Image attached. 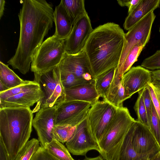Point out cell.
Instances as JSON below:
<instances>
[{
	"label": "cell",
	"instance_id": "cell-1",
	"mask_svg": "<svg viewBox=\"0 0 160 160\" xmlns=\"http://www.w3.org/2000/svg\"><path fill=\"white\" fill-rule=\"evenodd\" d=\"M18 14L20 30L14 55L8 62L22 73L28 72L44 38L53 26L54 10L45 0H24Z\"/></svg>",
	"mask_w": 160,
	"mask_h": 160
},
{
	"label": "cell",
	"instance_id": "cell-2",
	"mask_svg": "<svg viewBox=\"0 0 160 160\" xmlns=\"http://www.w3.org/2000/svg\"><path fill=\"white\" fill-rule=\"evenodd\" d=\"M125 33L119 25L108 22L93 29L84 50L95 78L118 66L125 42Z\"/></svg>",
	"mask_w": 160,
	"mask_h": 160
},
{
	"label": "cell",
	"instance_id": "cell-3",
	"mask_svg": "<svg viewBox=\"0 0 160 160\" xmlns=\"http://www.w3.org/2000/svg\"><path fill=\"white\" fill-rule=\"evenodd\" d=\"M33 119V113L29 108L0 109V138L10 160H15L29 141Z\"/></svg>",
	"mask_w": 160,
	"mask_h": 160
},
{
	"label": "cell",
	"instance_id": "cell-4",
	"mask_svg": "<svg viewBox=\"0 0 160 160\" xmlns=\"http://www.w3.org/2000/svg\"><path fill=\"white\" fill-rule=\"evenodd\" d=\"M135 120L127 108H118L99 144L100 153L106 160H118L125 136Z\"/></svg>",
	"mask_w": 160,
	"mask_h": 160
},
{
	"label": "cell",
	"instance_id": "cell-5",
	"mask_svg": "<svg viewBox=\"0 0 160 160\" xmlns=\"http://www.w3.org/2000/svg\"><path fill=\"white\" fill-rule=\"evenodd\" d=\"M66 53L64 40L54 35L42 43L31 63L34 76H40L58 65Z\"/></svg>",
	"mask_w": 160,
	"mask_h": 160
},
{
	"label": "cell",
	"instance_id": "cell-6",
	"mask_svg": "<svg viewBox=\"0 0 160 160\" xmlns=\"http://www.w3.org/2000/svg\"><path fill=\"white\" fill-rule=\"evenodd\" d=\"M34 81L39 84L43 97L37 103L32 111L42 108L52 107L65 101V89L62 83L59 65L40 76H34Z\"/></svg>",
	"mask_w": 160,
	"mask_h": 160
},
{
	"label": "cell",
	"instance_id": "cell-7",
	"mask_svg": "<svg viewBox=\"0 0 160 160\" xmlns=\"http://www.w3.org/2000/svg\"><path fill=\"white\" fill-rule=\"evenodd\" d=\"M106 101H98L92 105L87 118L91 131L98 143L118 111Z\"/></svg>",
	"mask_w": 160,
	"mask_h": 160
},
{
	"label": "cell",
	"instance_id": "cell-8",
	"mask_svg": "<svg viewBox=\"0 0 160 160\" xmlns=\"http://www.w3.org/2000/svg\"><path fill=\"white\" fill-rule=\"evenodd\" d=\"M155 18L153 11L150 12L125 33L123 50L119 64L116 68L119 74L127 56L133 47L139 42L145 46L148 42Z\"/></svg>",
	"mask_w": 160,
	"mask_h": 160
},
{
	"label": "cell",
	"instance_id": "cell-9",
	"mask_svg": "<svg viewBox=\"0 0 160 160\" xmlns=\"http://www.w3.org/2000/svg\"><path fill=\"white\" fill-rule=\"evenodd\" d=\"M65 143L69 152L73 155L85 156L92 150L101 152L99 143L91 131L87 118L76 126L71 137Z\"/></svg>",
	"mask_w": 160,
	"mask_h": 160
},
{
	"label": "cell",
	"instance_id": "cell-10",
	"mask_svg": "<svg viewBox=\"0 0 160 160\" xmlns=\"http://www.w3.org/2000/svg\"><path fill=\"white\" fill-rule=\"evenodd\" d=\"M92 105L78 101H64L57 105L55 125H68L75 127L87 117Z\"/></svg>",
	"mask_w": 160,
	"mask_h": 160
},
{
	"label": "cell",
	"instance_id": "cell-11",
	"mask_svg": "<svg viewBox=\"0 0 160 160\" xmlns=\"http://www.w3.org/2000/svg\"><path fill=\"white\" fill-rule=\"evenodd\" d=\"M93 30L90 19L86 12L75 22L70 34L64 40L66 53L75 54L83 50Z\"/></svg>",
	"mask_w": 160,
	"mask_h": 160
},
{
	"label": "cell",
	"instance_id": "cell-12",
	"mask_svg": "<svg viewBox=\"0 0 160 160\" xmlns=\"http://www.w3.org/2000/svg\"><path fill=\"white\" fill-rule=\"evenodd\" d=\"M131 128L132 144L138 153L151 157L160 151L158 143L148 128L135 120Z\"/></svg>",
	"mask_w": 160,
	"mask_h": 160
},
{
	"label": "cell",
	"instance_id": "cell-13",
	"mask_svg": "<svg viewBox=\"0 0 160 160\" xmlns=\"http://www.w3.org/2000/svg\"><path fill=\"white\" fill-rule=\"evenodd\" d=\"M59 66L60 70L71 72L84 81L89 82L95 79L87 55L84 50L75 54L66 53Z\"/></svg>",
	"mask_w": 160,
	"mask_h": 160
},
{
	"label": "cell",
	"instance_id": "cell-14",
	"mask_svg": "<svg viewBox=\"0 0 160 160\" xmlns=\"http://www.w3.org/2000/svg\"><path fill=\"white\" fill-rule=\"evenodd\" d=\"M57 105L43 107L37 112L33 118L32 126L38 137L40 146L44 147L53 139L52 132L55 126Z\"/></svg>",
	"mask_w": 160,
	"mask_h": 160
},
{
	"label": "cell",
	"instance_id": "cell-15",
	"mask_svg": "<svg viewBox=\"0 0 160 160\" xmlns=\"http://www.w3.org/2000/svg\"><path fill=\"white\" fill-rule=\"evenodd\" d=\"M151 81V71L141 66L131 68L122 77V84L126 99L147 87Z\"/></svg>",
	"mask_w": 160,
	"mask_h": 160
},
{
	"label": "cell",
	"instance_id": "cell-16",
	"mask_svg": "<svg viewBox=\"0 0 160 160\" xmlns=\"http://www.w3.org/2000/svg\"><path fill=\"white\" fill-rule=\"evenodd\" d=\"M65 101H81L92 105L98 101L100 97L96 89L95 79L65 89Z\"/></svg>",
	"mask_w": 160,
	"mask_h": 160
},
{
	"label": "cell",
	"instance_id": "cell-17",
	"mask_svg": "<svg viewBox=\"0 0 160 160\" xmlns=\"http://www.w3.org/2000/svg\"><path fill=\"white\" fill-rule=\"evenodd\" d=\"M43 97L40 86L0 100V109L8 108H30Z\"/></svg>",
	"mask_w": 160,
	"mask_h": 160
},
{
	"label": "cell",
	"instance_id": "cell-18",
	"mask_svg": "<svg viewBox=\"0 0 160 160\" xmlns=\"http://www.w3.org/2000/svg\"><path fill=\"white\" fill-rule=\"evenodd\" d=\"M160 0H141L136 7L126 18L123 27L129 30L138 22L160 5Z\"/></svg>",
	"mask_w": 160,
	"mask_h": 160
},
{
	"label": "cell",
	"instance_id": "cell-19",
	"mask_svg": "<svg viewBox=\"0 0 160 160\" xmlns=\"http://www.w3.org/2000/svg\"><path fill=\"white\" fill-rule=\"evenodd\" d=\"M55 31L53 34L58 38L65 40L70 34L73 26L63 6L62 0L56 7L53 12Z\"/></svg>",
	"mask_w": 160,
	"mask_h": 160
},
{
	"label": "cell",
	"instance_id": "cell-20",
	"mask_svg": "<svg viewBox=\"0 0 160 160\" xmlns=\"http://www.w3.org/2000/svg\"><path fill=\"white\" fill-rule=\"evenodd\" d=\"M122 79L118 74L115 73L108 92L103 99L118 108L123 107V102L126 100Z\"/></svg>",
	"mask_w": 160,
	"mask_h": 160
},
{
	"label": "cell",
	"instance_id": "cell-21",
	"mask_svg": "<svg viewBox=\"0 0 160 160\" xmlns=\"http://www.w3.org/2000/svg\"><path fill=\"white\" fill-rule=\"evenodd\" d=\"M150 157L148 155L138 154L134 149L132 141L131 126L123 142L118 160H141Z\"/></svg>",
	"mask_w": 160,
	"mask_h": 160
},
{
	"label": "cell",
	"instance_id": "cell-22",
	"mask_svg": "<svg viewBox=\"0 0 160 160\" xmlns=\"http://www.w3.org/2000/svg\"><path fill=\"white\" fill-rule=\"evenodd\" d=\"M27 81L21 78L8 65L0 62V83L8 90L22 84Z\"/></svg>",
	"mask_w": 160,
	"mask_h": 160
},
{
	"label": "cell",
	"instance_id": "cell-23",
	"mask_svg": "<svg viewBox=\"0 0 160 160\" xmlns=\"http://www.w3.org/2000/svg\"><path fill=\"white\" fill-rule=\"evenodd\" d=\"M63 6L73 25L80 17L87 12L84 0H62Z\"/></svg>",
	"mask_w": 160,
	"mask_h": 160
},
{
	"label": "cell",
	"instance_id": "cell-24",
	"mask_svg": "<svg viewBox=\"0 0 160 160\" xmlns=\"http://www.w3.org/2000/svg\"><path fill=\"white\" fill-rule=\"evenodd\" d=\"M116 68H112L100 75L95 78V86L100 97L104 98L110 88Z\"/></svg>",
	"mask_w": 160,
	"mask_h": 160
},
{
	"label": "cell",
	"instance_id": "cell-25",
	"mask_svg": "<svg viewBox=\"0 0 160 160\" xmlns=\"http://www.w3.org/2000/svg\"><path fill=\"white\" fill-rule=\"evenodd\" d=\"M49 152L59 160H75L69 152L61 142L53 139L44 147Z\"/></svg>",
	"mask_w": 160,
	"mask_h": 160
},
{
	"label": "cell",
	"instance_id": "cell-26",
	"mask_svg": "<svg viewBox=\"0 0 160 160\" xmlns=\"http://www.w3.org/2000/svg\"><path fill=\"white\" fill-rule=\"evenodd\" d=\"M145 47L139 42L134 45L129 52L122 65L120 75L123 77V75L131 68L134 62L137 61L138 58Z\"/></svg>",
	"mask_w": 160,
	"mask_h": 160
},
{
	"label": "cell",
	"instance_id": "cell-27",
	"mask_svg": "<svg viewBox=\"0 0 160 160\" xmlns=\"http://www.w3.org/2000/svg\"><path fill=\"white\" fill-rule=\"evenodd\" d=\"M75 127L68 125H55L52 132V137L61 143L66 142L71 137Z\"/></svg>",
	"mask_w": 160,
	"mask_h": 160
},
{
	"label": "cell",
	"instance_id": "cell-28",
	"mask_svg": "<svg viewBox=\"0 0 160 160\" xmlns=\"http://www.w3.org/2000/svg\"><path fill=\"white\" fill-rule=\"evenodd\" d=\"M38 139L33 138L29 140L19 152L14 160H30L40 146Z\"/></svg>",
	"mask_w": 160,
	"mask_h": 160
},
{
	"label": "cell",
	"instance_id": "cell-29",
	"mask_svg": "<svg viewBox=\"0 0 160 160\" xmlns=\"http://www.w3.org/2000/svg\"><path fill=\"white\" fill-rule=\"evenodd\" d=\"M40 87L38 83L33 81L27 80L25 83L19 86L0 93V100L22 92L31 90Z\"/></svg>",
	"mask_w": 160,
	"mask_h": 160
},
{
	"label": "cell",
	"instance_id": "cell-30",
	"mask_svg": "<svg viewBox=\"0 0 160 160\" xmlns=\"http://www.w3.org/2000/svg\"><path fill=\"white\" fill-rule=\"evenodd\" d=\"M138 93V97L134 107L138 118L136 120L149 129L147 115L142 95V90Z\"/></svg>",
	"mask_w": 160,
	"mask_h": 160
},
{
	"label": "cell",
	"instance_id": "cell-31",
	"mask_svg": "<svg viewBox=\"0 0 160 160\" xmlns=\"http://www.w3.org/2000/svg\"><path fill=\"white\" fill-rule=\"evenodd\" d=\"M60 71L61 81L65 89L88 82L79 78L69 72L60 70Z\"/></svg>",
	"mask_w": 160,
	"mask_h": 160
},
{
	"label": "cell",
	"instance_id": "cell-32",
	"mask_svg": "<svg viewBox=\"0 0 160 160\" xmlns=\"http://www.w3.org/2000/svg\"><path fill=\"white\" fill-rule=\"evenodd\" d=\"M149 130L153 135L160 148V119L153 103Z\"/></svg>",
	"mask_w": 160,
	"mask_h": 160
},
{
	"label": "cell",
	"instance_id": "cell-33",
	"mask_svg": "<svg viewBox=\"0 0 160 160\" xmlns=\"http://www.w3.org/2000/svg\"><path fill=\"white\" fill-rule=\"evenodd\" d=\"M141 66L149 70L160 69V49L145 59Z\"/></svg>",
	"mask_w": 160,
	"mask_h": 160
},
{
	"label": "cell",
	"instance_id": "cell-34",
	"mask_svg": "<svg viewBox=\"0 0 160 160\" xmlns=\"http://www.w3.org/2000/svg\"><path fill=\"white\" fill-rule=\"evenodd\" d=\"M151 97L152 103L160 119V87L152 84L151 82L148 87Z\"/></svg>",
	"mask_w": 160,
	"mask_h": 160
},
{
	"label": "cell",
	"instance_id": "cell-35",
	"mask_svg": "<svg viewBox=\"0 0 160 160\" xmlns=\"http://www.w3.org/2000/svg\"><path fill=\"white\" fill-rule=\"evenodd\" d=\"M142 91L143 101L146 110L149 129L151 121L152 102L149 90L148 87L142 90Z\"/></svg>",
	"mask_w": 160,
	"mask_h": 160
},
{
	"label": "cell",
	"instance_id": "cell-36",
	"mask_svg": "<svg viewBox=\"0 0 160 160\" xmlns=\"http://www.w3.org/2000/svg\"><path fill=\"white\" fill-rule=\"evenodd\" d=\"M30 160H59L50 154L44 147L40 146Z\"/></svg>",
	"mask_w": 160,
	"mask_h": 160
},
{
	"label": "cell",
	"instance_id": "cell-37",
	"mask_svg": "<svg viewBox=\"0 0 160 160\" xmlns=\"http://www.w3.org/2000/svg\"><path fill=\"white\" fill-rule=\"evenodd\" d=\"M141 0H117L118 3L121 7L127 6L128 14L138 5Z\"/></svg>",
	"mask_w": 160,
	"mask_h": 160
},
{
	"label": "cell",
	"instance_id": "cell-38",
	"mask_svg": "<svg viewBox=\"0 0 160 160\" xmlns=\"http://www.w3.org/2000/svg\"><path fill=\"white\" fill-rule=\"evenodd\" d=\"M152 81L153 85L160 87V69L151 71Z\"/></svg>",
	"mask_w": 160,
	"mask_h": 160
},
{
	"label": "cell",
	"instance_id": "cell-39",
	"mask_svg": "<svg viewBox=\"0 0 160 160\" xmlns=\"http://www.w3.org/2000/svg\"><path fill=\"white\" fill-rule=\"evenodd\" d=\"M0 160H10L8 152L1 138H0Z\"/></svg>",
	"mask_w": 160,
	"mask_h": 160
},
{
	"label": "cell",
	"instance_id": "cell-40",
	"mask_svg": "<svg viewBox=\"0 0 160 160\" xmlns=\"http://www.w3.org/2000/svg\"><path fill=\"white\" fill-rule=\"evenodd\" d=\"M5 1L4 0H0V19L2 16L5 9Z\"/></svg>",
	"mask_w": 160,
	"mask_h": 160
},
{
	"label": "cell",
	"instance_id": "cell-41",
	"mask_svg": "<svg viewBox=\"0 0 160 160\" xmlns=\"http://www.w3.org/2000/svg\"><path fill=\"white\" fill-rule=\"evenodd\" d=\"M148 160H160V151L153 156L149 158Z\"/></svg>",
	"mask_w": 160,
	"mask_h": 160
},
{
	"label": "cell",
	"instance_id": "cell-42",
	"mask_svg": "<svg viewBox=\"0 0 160 160\" xmlns=\"http://www.w3.org/2000/svg\"><path fill=\"white\" fill-rule=\"evenodd\" d=\"M83 160H104V159L101 156H99L95 158H92L86 157Z\"/></svg>",
	"mask_w": 160,
	"mask_h": 160
},
{
	"label": "cell",
	"instance_id": "cell-43",
	"mask_svg": "<svg viewBox=\"0 0 160 160\" xmlns=\"http://www.w3.org/2000/svg\"><path fill=\"white\" fill-rule=\"evenodd\" d=\"M149 158H145L144 159H142L141 160H148V159Z\"/></svg>",
	"mask_w": 160,
	"mask_h": 160
},
{
	"label": "cell",
	"instance_id": "cell-44",
	"mask_svg": "<svg viewBox=\"0 0 160 160\" xmlns=\"http://www.w3.org/2000/svg\"><path fill=\"white\" fill-rule=\"evenodd\" d=\"M159 32H160V28H159Z\"/></svg>",
	"mask_w": 160,
	"mask_h": 160
},
{
	"label": "cell",
	"instance_id": "cell-45",
	"mask_svg": "<svg viewBox=\"0 0 160 160\" xmlns=\"http://www.w3.org/2000/svg\"></svg>",
	"mask_w": 160,
	"mask_h": 160
}]
</instances>
